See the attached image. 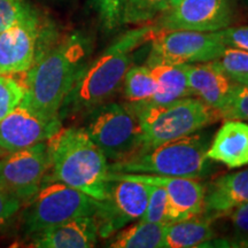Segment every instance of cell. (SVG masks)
<instances>
[{"label":"cell","mask_w":248,"mask_h":248,"mask_svg":"<svg viewBox=\"0 0 248 248\" xmlns=\"http://www.w3.org/2000/svg\"><path fill=\"white\" fill-rule=\"evenodd\" d=\"M157 32L155 24H144L128 30L94 61L88 62L62 102L59 111L60 120L85 115L99 105L109 101L122 88L133 52L153 39Z\"/></svg>","instance_id":"6da1fadb"},{"label":"cell","mask_w":248,"mask_h":248,"mask_svg":"<svg viewBox=\"0 0 248 248\" xmlns=\"http://www.w3.org/2000/svg\"><path fill=\"white\" fill-rule=\"evenodd\" d=\"M90 53L91 43L78 32L40 51L32 67L24 73L23 104L46 117H59L62 102L88 63Z\"/></svg>","instance_id":"7a4b0ae2"},{"label":"cell","mask_w":248,"mask_h":248,"mask_svg":"<svg viewBox=\"0 0 248 248\" xmlns=\"http://www.w3.org/2000/svg\"><path fill=\"white\" fill-rule=\"evenodd\" d=\"M49 179L84 192L97 201L108 195L109 163L83 128H61L46 141Z\"/></svg>","instance_id":"3957f363"},{"label":"cell","mask_w":248,"mask_h":248,"mask_svg":"<svg viewBox=\"0 0 248 248\" xmlns=\"http://www.w3.org/2000/svg\"><path fill=\"white\" fill-rule=\"evenodd\" d=\"M208 136L192 133L113 162L109 164V171L202 178L208 169Z\"/></svg>","instance_id":"277c9868"},{"label":"cell","mask_w":248,"mask_h":248,"mask_svg":"<svg viewBox=\"0 0 248 248\" xmlns=\"http://www.w3.org/2000/svg\"><path fill=\"white\" fill-rule=\"evenodd\" d=\"M141 125L139 153L200 131L219 119L218 111L197 97H185L162 107L131 106ZM138 154V153H137Z\"/></svg>","instance_id":"5b68a950"},{"label":"cell","mask_w":248,"mask_h":248,"mask_svg":"<svg viewBox=\"0 0 248 248\" xmlns=\"http://www.w3.org/2000/svg\"><path fill=\"white\" fill-rule=\"evenodd\" d=\"M82 126L108 161H122L139 153L141 125L126 104L107 101L85 114Z\"/></svg>","instance_id":"8992f818"},{"label":"cell","mask_w":248,"mask_h":248,"mask_svg":"<svg viewBox=\"0 0 248 248\" xmlns=\"http://www.w3.org/2000/svg\"><path fill=\"white\" fill-rule=\"evenodd\" d=\"M28 202L23 225L29 234L38 233L76 217L94 215L98 207V201L84 192L52 179H45Z\"/></svg>","instance_id":"52a82bcc"},{"label":"cell","mask_w":248,"mask_h":248,"mask_svg":"<svg viewBox=\"0 0 248 248\" xmlns=\"http://www.w3.org/2000/svg\"><path fill=\"white\" fill-rule=\"evenodd\" d=\"M218 31H159L152 39L146 64H191L217 60L224 52Z\"/></svg>","instance_id":"ba28073f"},{"label":"cell","mask_w":248,"mask_h":248,"mask_svg":"<svg viewBox=\"0 0 248 248\" xmlns=\"http://www.w3.org/2000/svg\"><path fill=\"white\" fill-rule=\"evenodd\" d=\"M150 185L125 178H111L108 195L98 201L94 214L98 223V234L109 238L130 223L140 219L146 209Z\"/></svg>","instance_id":"9c48e42d"},{"label":"cell","mask_w":248,"mask_h":248,"mask_svg":"<svg viewBox=\"0 0 248 248\" xmlns=\"http://www.w3.org/2000/svg\"><path fill=\"white\" fill-rule=\"evenodd\" d=\"M47 171L46 141L7 153L0 159V183L22 203L38 192Z\"/></svg>","instance_id":"30bf717a"},{"label":"cell","mask_w":248,"mask_h":248,"mask_svg":"<svg viewBox=\"0 0 248 248\" xmlns=\"http://www.w3.org/2000/svg\"><path fill=\"white\" fill-rule=\"evenodd\" d=\"M233 4V0H181L160 14L155 26L159 31H219L232 23Z\"/></svg>","instance_id":"8fae6325"},{"label":"cell","mask_w":248,"mask_h":248,"mask_svg":"<svg viewBox=\"0 0 248 248\" xmlns=\"http://www.w3.org/2000/svg\"><path fill=\"white\" fill-rule=\"evenodd\" d=\"M61 128L59 117H46L21 101L0 120V153H12L47 141Z\"/></svg>","instance_id":"7c38bea8"},{"label":"cell","mask_w":248,"mask_h":248,"mask_svg":"<svg viewBox=\"0 0 248 248\" xmlns=\"http://www.w3.org/2000/svg\"><path fill=\"white\" fill-rule=\"evenodd\" d=\"M111 178L132 179L162 186L168 195V224L202 215L203 213L204 187L194 178L109 171L108 179Z\"/></svg>","instance_id":"4fadbf2b"},{"label":"cell","mask_w":248,"mask_h":248,"mask_svg":"<svg viewBox=\"0 0 248 248\" xmlns=\"http://www.w3.org/2000/svg\"><path fill=\"white\" fill-rule=\"evenodd\" d=\"M40 28L37 12L0 32V74L27 73L39 54Z\"/></svg>","instance_id":"5bb4252c"},{"label":"cell","mask_w":248,"mask_h":248,"mask_svg":"<svg viewBox=\"0 0 248 248\" xmlns=\"http://www.w3.org/2000/svg\"><path fill=\"white\" fill-rule=\"evenodd\" d=\"M186 71L194 97L221 113L230 99L235 82L226 76L214 61L186 64Z\"/></svg>","instance_id":"9a60e30c"},{"label":"cell","mask_w":248,"mask_h":248,"mask_svg":"<svg viewBox=\"0 0 248 248\" xmlns=\"http://www.w3.org/2000/svg\"><path fill=\"white\" fill-rule=\"evenodd\" d=\"M98 237V223L94 215L79 216L35 233L31 246L38 248H90L95 246Z\"/></svg>","instance_id":"2e32d148"},{"label":"cell","mask_w":248,"mask_h":248,"mask_svg":"<svg viewBox=\"0 0 248 248\" xmlns=\"http://www.w3.org/2000/svg\"><path fill=\"white\" fill-rule=\"evenodd\" d=\"M248 202V169L226 173L204 188L203 213L210 218L226 215Z\"/></svg>","instance_id":"e0dca14e"},{"label":"cell","mask_w":248,"mask_h":248,"mask_svg":"<svg viewBox=\"0 0 248 248\" xmlns=\"http://www.w3.org/2000/svg\"><path fill=\"white\" fill-rule=\"evenodd\" d=\"M209 160L237 169L248 164V123L224 120L207 151Z\"/></svg>","instance_id":"ac0fdd59"},{"label":"cell","mask_w":248,"mask_h":248,"mask_svg":"<svg viewBox=\"0 0 248 248\" xmlns=\"http://www.w3.org/2000/svg\"><path fill=\"white\" fill-rule=\"evenodd\" d=\"M150 68L156 82L155 94L150 101L131 106L162 107L178 99L194 97L188 85L186 64H156Z\"/></svg>","instance_id":"d6986e66"},{"label":"cell","mask_w":248,"mask_h":248,"mask_svg":"<svg viewBox=\"0 0 248 248\" xmlns=\"http://www.w3.org/2000/svg\"><path fill=\"white\" fill-rule=\"evenodd\" d=\"M213 218L194 216L181 222L170 223L164 228V247L190 248L200 247L215 237L212 228Z\"/></svg>","instance_id":"ffe728a7"},{"label":"cell","mask_w":248,"mask_h":248,"mask_svg":"<svg viewBox=\"0 0 248 248\" xmlns=\"http://www.w3.org/2000/svg\"><path fill=\"white\" fill-rule=\"evenodd\" d=\"M164 228L157 223L142 222L120 230L108 246L114 248H163Z\"/></svg>","instance_id":"44dd1931"},{"label":"cell","mask_w":248,"mask_h":248,"mask_svg":"<svg viewBox=\"0 0 248 248\" xmlns=\"http://www.w3.org/2000/svg\"><path fill=\"white\" fill-rule=\"evenodd\" d=\"M122 88L126 104H144L153 98L156 91V82L147 64L130 66L124 76Z\"/></svg>","instance_id":"7402d4cb"},{"label":"cell","mask_w":248,"mask_h":248,"mask_svg":"<svg viewBox=\"0 0 248 248\" xmlns=\"http://www.w3.org/2000/svg\"><path fill=\"white\" fill-rule=\"evenodd\" d=\"M168 0H125L123 23L145 24L154 20L167 9Z\"/></svg>","instance_id":"603a6c76"},{"label":"cell","mask_w":248,"mask_h":248,"mask_svg":"<svg viewBox=\"0 0 248 248\" xmlns=\"http://www.w3.org/2000/svg\"><path fill=\"white\" fill-rule=\"evenodd\" d=\"M24 93V73L21 74L20 79L15 78V75L0 74V120L21 104Z\"/></svg>","instance_id":"cb8c5ba5"},{"label":"cell","mask_w":248,"mask_h":248,"mask_svg":"<svg viewBox=\"0 0 248 248\" xmlns=\"http://www.w3.org/2000/svg\"><path fill=\"white\" fill-rule=\"evenodd\" d=\"M214 63L235 83H243L248 78V52L226 47Z\"/></svg>","instance_id":"d4e9b609"},{"label":"cell","mask_w":248,"mask_h":248,"mask_svg":"<svg viewBox=\"0 0 248 248\" xmlns=\"http://www.w3.org/2000/svg\"><path fill=\"white\" fill-rule=\"evenodd\" d=\"M150 185V195L146 209L140 221L168 224V195L162 186Z\"/></svg>","instance_id":"484cf974"},{"label":"cell","mask_w":248,"mask_h":248,"mask_svg":"<svg viewBox=\"0 0 248 248\" xmlns=\"http://www.w3.org/2000/svg\"><path fill=\"white\" fill-rule=\"evenodd\" d=\"M35 13L26 0H0V32Z\"/></svg>","instance_id":"4316f807"},{"label":"cell","mask_w":248,"mask_h":248,"mask_svg":"<svg viewBox=\"0 0 248 248\" xmlns=\"http://www.w3.org/2000/svg\"><path fill=\"white\" fill-rule=\"evenodd\" d=\"M125 0H91L102 27L108 31L123 24V9Z\"/></svg>","instance_id":"83f0119b"},{"label":"cell","mask_w":248,"mask_h":248,"mask_svg":"<svg viewBox=\"0 0 248 248\" xmlns=\"http://www.w3.org/2000/svg\"><path fill=\"white\" fill-rule=\"evenodd\" d=\"M223 120L248 121V84L235 83L226 106L219 113Z\"/></svg>","instance_id":"f1b7e54d"},{"label":"cell","mask_w":248,"mask_h":248,"mask_svg":"<svg viewBox=\"0 0 248 248\" xmlns=\"http://www.w3.org/2000/svg\"><path fill=\"white\" fill-rule=\"evenodd\" d=\"M222 43L226 47L248 52V26L226 27L218 31Z\"/></svg>","instance_id":"f546056e"},{"label":"cell","mask_w":248,"mask_h":248,"mask_svg":"<svg viewBox=\"0 0 248 248\" xmlns=\"http://www.w3.org/2000/svg\"><path fill=\"white\" fill-rule=\"evenodd\" d=\"M21 206L22 202L0 183V225L5 224L14 216Z\"/></svg>","instance_id":"4dcf8cb0"},{"label":"cell","mask_w":248,"mask_h":248,"mask_svg":"<svg viewBox=\"0 0 248 248\" xmlns=\"http://www.w3.org/2000/svg\"><path fill=\"white\" fill-rule=\"evenodd\" d=\"M229 214L234 229L247 238L248 243V202L237 207Z\"/></svg>","instance_id":"1f68e13d"},{"label":"cell","mask_w":248,"mask_h":248,"mask_svg":"<svg viewBox=\"0 0 248 248\" xmlns=\"http://www.w3.org/2000/svg\"><path fill=\"white\" fill-rule=\"evenodd\" d=\"M181 0H168V5H167V9L171 8L173 6H176Z\"/></svg>","instance_id":"d6a6232c"},{"label":"cell","mask_w":248,"mask_h":248,"mask_svg":"<svg viewBox=\"0 0 248 248\" xmlns=\"http://www.w3.org/2000/svg\"><path fill=\"white\" fill-rule=\"evenodd\" d=\"M234 2H241V4L248 6V0H233Z\"/></svg>","instance_id":"836d02e7"},{"label":"cell","mask_w":248,"mask_h":248,"mask_svg":"<svg viewBox=\"0 0 248 248\" xmlns=\"http://www.w3.org/2000/svg\"><path fill=\"white\" fill-rule=\"evenodd\" d=\"M239 84H240V83H239ZM241 84H248V78H247V79H245V80H244V82H243V83H241Z\"/></svg>","instance_id":"e575fe53"}]
</instances>
